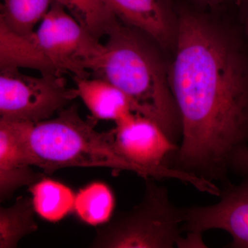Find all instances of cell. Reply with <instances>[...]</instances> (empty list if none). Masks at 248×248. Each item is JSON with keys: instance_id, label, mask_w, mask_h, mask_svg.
<instances>
[{"instance_id": "30bf717a", "label": "cell", "mask_w": 248, "mask_h": 248, "mask_svg": "<svg viewBox=\"0 0 248 248\" xmlns=\"http://www.w3.org/2000/svg\"><path fill=\"white\" fill-rule=\"evenodd\" d=\"M34 32L27 35L17 33L0 22L1 71L28 68L41 74L63 75L46 55Z\"/></svg>"}, {"instance_id": "9c48e42d", "label": "cell", "mask_w": 248, "mask_h": 248, "mask_svg": "<svg viewBox=\"0 0 248 248\" xmlns=\"http://www.w3.org/2000/svg\"><path fill=\"white\" fill-rule=\"evenodd\" d=\"M118 20L142 31L162 46L175 40L177 26L173 24L167 0H104Z\"/></svg>"}, {"instance_id": "ba28073f", "label": "cell", "mask_w": 248, "mask_h": 248, "mask_svg": "<svg viewBox=\"0 0 248 248\" xmlns=\"http://www.w3.org/2000/svg\"><path fill=\"white\" fill-rule=\"evenodd\" d=\"M34 123L0 118V197L7 199L42 179L31 167L29 140Z\"/></svg>"}, {"instance_id": "6da1fadb", "label": "cell", "mask_w": 248, "mask_h": 248, "mask_svg": "<svg viewBox=\"0 0 248 248\" xmlns=\"http://www.w3.org/2000/svg\"><path fill=\"white\" fill-rule=\"evenodd\" d=\"M169 79L182 137L166 166L230 182L232 160L248 146V50L205 18L182 13Z\"/></svg>"}, {"instance_id": "3957f363", "label": "cell", "mask_w": 248, "mask_h": 248, "mask_svg": "<svg viewBox=\"0 0 248 248\" xmlns=\"http://www.w3.org/2000/svg\"><path fill=\"white\" fill-rule=\"evenodd\" d=\"M94 122L81 118L76 107L64 108L55 118L33 124L29 140L33 166L47 174L68 167H103L115 173L130 171L144 178L141 170L116 150L113 130L99 132Z\"/></svg>"}, {"instance_id": "d6986e66", "label": "cell", "mask_w": 248, "mask_h": 248, "mask_svg": "<svg viewBox=\"0 0 248 248\" xmlns=\"http://www.w3.org/2000/svg\"><path fill=\"white\" fill-rule=\"evenodd\" d=\"M239 10L241 25L248 36V0H234Z\"/></svg>"}, {"instance_id": "e0dca14e", "label": "cell", "mask_w": 248, "mask_h": 248, "mask_svg": "<svg viewBox=\"0 0 248 248\" xmlns=\"http://www.w3.org/2000/svg\"><path fill=\"white\" fill-rule=\"evenodd\" d=\"M231 172L243 177L248 176V146L241 148L234 155Z\"/></svg>"}, {"instance_id": "4fadbf2b", "label": "cell", "mask_w": 248, "mask_h": 248, "mask_svg": "<svg viewBox=\"0 0 248 248\" xmlns=\"http://www.w3.org/2000/svg\"><path fill=\"white\" fill-rule=\"evenodd\" d=\"M32 198L19 197L9 208L0 209V248H16L21 239L37 230Z\"/></svg>"}, {"instance_id": "52a82bcc", "label": "cell", "mask_w": 248, "mask_h": 248, "mask_svg": "<svg viewBox=\"0 0 248 248\" xmlns=\"http://www.w3.org/2000/svg\"><path fill=\"white\" fill-rule=\"evenodd\" d=\"M239 184L223 185L218 203L184 208V232L221 230L229 233V248H248V176Z\"/></svg>"}, {"instance_id": "8992f818", "label": "cell", "mask_w": 248, "mask_h": 248, "mask_svg": "<svg viewBox=\"0 0 248 248\" xmlns=\"http://www.w3.org/2000/svg\"><path fill=\"white\" fill-rule=\"evenodd\" d=\"M76 97V89L68 87L63 75L0 73L1 118L37 123L51 118Z\"/></svg>"}, {"instance_id": "277c9868", "label": "cell", "mask_w": 248, "mask_h": 248, "mask_svg": "<svg viewBox=\"0 0 248 248\" xmlns=\"http://www.w3.org/2000/svg\"><path fill=\"white\" fill-rule=\"evenodd\" d=\"M141 202L118 214L98 231L93 246L113 248H177L183 238L184 208L172 203L166 187L147 178Z\"/></svg>"}, {"instance_id": "7a4b0ae2", "label": "cell", "mask_w": 248, "mask_h": 248, "mask_svg": "<svg viewBox=\"0 0 248 248\" xmlns=\"http://www.w3.org/2000/svg\"><path fill=\"white\" fill-rule=\"evenodd\" d=\"M107 36L93 73L121 90L130 99L134 112L157 124L178 144L182 137L180 115L159 59L128 26L118 23Z\"/></svg>"}, {"instance_id": "5b68a950", "label": "cell", "mask_w": 248, "mask_h": 248, "mask_svg": "<svg viewBox=\"0 0 248 248\" xmlns=\"http://www.w3.org/2000/svg\"><path fill=\"white\" fill-rule=\"evenodd\" d=\"M34 32L56 69L74 78H89L104 53L99 39L56 0Z\"/></svg>"}, {"instance_id": "ac0fdd59", "label": "cell", "mask_w": 248, "mask_h": 248, "mask_svg": "<svg viewBox=\"0 0 248 248\" xmlns=\"http://www.w3.org/2000/svg\"><path fill=\"white\" fill-rule=\"evenodd\" d=\"M177 248H207V246L204 243L203 233L188 232L186 236H183Z\"/></svg>"}, {"instance_id": "ffe728a7", "label": "cell", "mask_w": 248, "mask_h": 248, "mask_svg": "<svg viewBox=\"0 0 248 248\" xmlns=\"http://www.w3.org/2000/svg\"><path fill=\"white\" fill-rule=\"evenodd\" d=\"M197 4L208 7H215L223 2V0H192Z\"/></svg>"}, {"instance_id": "9a60e30c", "label": "cell", "mask_w": 248, "mask_h": 248, "mask_svg": "<svg viewBox=\"0 0 248 248\" xmlns=\"http://www.w3.org/2000/svg\"><path fill=\"white\" fill-rule=\"evenodd\" d=\"M113 195L102 183H93L76 196L74 210L85 223L92 226L108 221L114 209Z\"/></svg>"}, {"instance_id": "5bb4252c", "label": "cell", "mask_w": 248, "mask_h": 248, "mask_svg": "<svg viewBox=\"0 0 248 248\" xmlns=\"http://www.w3.org/2000/svg\"><path fill=\"white\" fill-rule=\"evenodd\" d=\"M54 0H2L0 22L17 33H32Z\"/></svg>"}, {"instance_id": "2e32d148", "label": "cell", "mask_w": 248, "mask_h": 248, "mask_svg": "<svg viewBox=\"0 0 248 248\" xmlns=\"http://www.w3.org/2000/svg\"><path fill=\"white\" fill-rule=\"evenodd\" d=\"M97 39L119 23L104 0H56Z\"/></svg>"}, {"instance_id": "7c38bea8", "label": "cell", "mask_w": 248, "mask_h": 248, "mask_svg": "<svg viewBox=\"0 0 248 248\" xmlns=\"http://www.w3.org/2000/svg\"><path fill=\"white\" fill-rule=\"evenodd\" d=\"M35 213L49 221H58L74 209L76 196L64 184L41 179L30 186Z\"/></svg>"}, {"instance_id": "8fae6325", "label": "cell", "mask_w": 248, "mask_h": 248, "mask_svg": "<svg viewBox=\"0 0 248 248\" xmlns=\"http://www.w3.org/2000/svg\"><path fill=\"white\" fill-rule=\"evenodd\" d=\"M78 97L81 98L94 120L115 123L134 112L128 97L107 80L96 78H74Z\"/></svg>"}]
</instances>
